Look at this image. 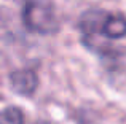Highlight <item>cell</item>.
Segmentation results:
<instances>
[{"mask_svg":"<svg viewBox=\"0 0 126 124\" xmlns=\"http://www.w3.org/2000/svg\"><path fill=\"white\" fill-rule=\"evenodd\" d=\"M81 40L96 53H110L107 43L126 38V16L107 10L93 8L81 14L78 21Z\"/></svg>","mask_w":126,"mask_h":124,"instance_id":"1","label":"cell"},{"mask_svg":"<svg viewBox=\"0 0 126 124\" xmlns=\"http://www.w3.org/2000/svg\"><path fill=\"white\" fill-rule=\"evenodd\" d=\"M22 22L27 30L40 35L56 34L59 29L58 18L49 0H22Z\"/></svg>","mask_w":126,"mask_h":124,"instance_id":"2","label":"cell"},{"mask_svg":"<svg viewBox=\"0 0 126 124\" xmlns=\"http://www.w3.org/2000/svg\"><path fill=\"white\" fill-rule=\"evenodd\" d=\"M10 80H11L13 89L21 96H32L38 84L37 73L31 68H21V70L13 72Z\"/></svg>","mask_w":126,"mask_h":124,"instance_id":"3","label":"cell"},{"mask_svg":"<svg viewBox=\"0 0 126 124\" xmlns=\"http://www.w3.org/2000/svg\"><path fill=\"white\" fill-rule=\"evenodd\" d=\"M24 116L22 112L16 107H10L0 112V124H22Z\"/></svg>","mask_w":126,"mask_h":124,"instance_id":"4","label":"cell"}]
</instances>
